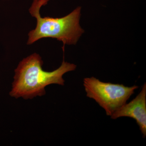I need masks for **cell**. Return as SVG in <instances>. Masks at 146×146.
Returning a JSON list of instances; mask_svg holds the SVG:
<instances>
[{
    "label": "cell",
    "mask_w": 146,
    "mask_h": 146,
    "mask_svg": "<svg viewBox=\"0 0 146 146\" xmlns=\"http://www.w3.org/2000/svg\"><path fill=\"white\" fill-rule=\"evenodd\" d=\"M43 65L42 58L36 53L21 60L14 71L12 89L9 92L10 96L28 100L44 96L47 86L52 84L63 86V75L76 68L75 64L65 62L64 60L59 68L52 72L44 71Z\"/></svg>",
    "instance_id": "obj_1"
},
{
    "label": "cell",
    "mask_w": 146,
    "mask_h": 146,
    "mask_svg": "<svg viewBox=\"0 0 146 146\" xmlns=\"http://www.w3.org/2000/svg\"><path fill=\"white\" fill-rule=\"evenodd\" d=\"M49 0H34L29 11L36 18V28L29 33L28 45L39 39L52 38L63 42V45L76 44L84 32L80 25L81 7H78L67 16L60 18L41 17L40 9Z\"/></svg>",
    "instance_id": "obj_2"
},
{
    "label": "cell",
    "mask_w": 146,
    "mask_h": 146,
    "mask_svg": "<svg viewBox=\"0 0 146 146\" xmlns=\"http://www.w3.org/2000/svg\"><path fill=\"white\" fill-rule=\"evenodd\" d=\"M83 85L86 96L94 100L104 110L106 115L110 116L126 103L138 88L136 85L128 87L103 82L94 77L84 79Z\"/></svg>",
    "instance_id": "obj_3"
},
{
    "label": "cell",
    "mask_w": 146,
    "mask_h": 146,
    "mask_svg": "<svg viewBox=\"0 0 146 146\" xmlns=\"http://www.w3.org/2000/svg\"><path fill=\"white\" fill-rule=\"evenodd\" d=\"M110 117L113 119L123 117L134 119L145 138L146 136V83L144 84L141 92L135 98L118 108Z\"/></svg>",
    "instance_id": "obj_4"
}]
</instances>
